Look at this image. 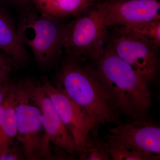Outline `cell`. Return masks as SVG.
Wrapping results in <instances>:
<instances>
[{"label":"cell","mask_w":160,"mask_h":160,"mask_svg":"<svg viewBox=\"0 0 160 160\" xmlns=\"http://www.w3.org/2000/svg\"><path fill=\"white\" fill-rule=\"evenodd\" d=\"M57 86L62 89L91 119L95 129L110 123H122V113L90 63L64 54L59 59Z\"/></svg>","instance_id":"6da1fadb"},{"label":"cell","mask_w":160,"mask_h":160,"mask_svg":"<svg viewBox=\"0 0 160 160\" xmlns=\"http://www.w3.org/2000/svg\"><path fill=\"white\" fill-rule=\"evenodd\" d=\"M122 115L148 118L152 105L149 84L116 53L108 40L102 55L90 63Z\"/></svg>","instance_id":"7a4b0ae2"},{"label":"cell","mask_w":160,"mask_h":160,"mask_svg":"<svg viewBox=\"0 0 160 160\" xmlns=\"http://www.w3.org/2000/svg\"><path fill=\"white\" fill-rule=\"evenodd\" d=\"M107 0L97 2L85 13L66 23L62 54L95 62L102 55L109 33L105 20Z\"/></svg>","instance_id":"3957f363"},{"label":"cell","mask_w":160,"mask_h":160,"mask_svg":"<svg viewBox=\"0 0 160 160\" xmlns=\"http://www.w3.org/2000/svg\"><path fill=\"white\" fill-rule=\"evenodd\" d=\"M23 45L29 47L41 69L51 68L63 53L66 23L57 18L25 12L17 26Z\"/></svg>","instance_id":"277c9868"},{"label":"cell","mask_w":160,"mask_h":160,"mask_svg":"<svg viewBox=\"0 0 160 160\" xmlns=\"http://www.w3.org/2000/svg\"><path fill=\"white\" fill-rule=\"evenodd\" d=\"M17 134L26 160H46V134L39 108L29 97L21 80L13 84Z\"/></svg>","instance_id":"5b68a950"},{"label":"cell","mask_w":160,"mask_h":160,"mask_svg":"<svg viewBox=\"0 0 160 160\" xmlns=\"http://www.w3.org/2000/svg\"><path fill=\"white\" fill-rule=\"evenodd\" d=\"M40 83L49 97L62 122L73 136L76 155H81L92 146L98 137L91 119L81 107L58 86L52 85L46 76L41 78Z\"/></svg>","instance_id":"8992f818"},{"label":"cell","mask_w":160,"mask_h":160,"mask_svg":"<svg viewBox=\"0 0 160 160\" xmlns=\"http://www.w3.org/2000/svg\"><path fill=\"white\" fill-rule=\"evenodd\" d=\"M29 97L39 108L41 121L46 134V160H52L50 144L76 156V146L71 132L64 125L40 81L33 78L21 80Z\"/></svg>","instance_id":"52a82bcc"},{"label":"cell","mask_w":160,"mask_h":160,"mask_svg":"<svg viewBox=\"0 0 160 160\" xmlns=\"http://www.w3.org/2000/svg\"><path fill=\"white\" fill-rule=\"evenodd\" d=\"M108 41L116 53L149 84L157 77L160 47L141 39L113 31Z\"/></svg>","instance_id":"ba28073f"},{"label":"cell","mask_w":160,"mask_h":160,"mask_svg":"<svg viewBox=\"0 0 160 160\" xmlns=\"http://www.w3.org/2000/svg\"><path fill=\"white\" fill-rule=\"evenodd\" d=\"M108 28L128 26L160 18L159 0H107Z\"/></svg>","instance_id":"9c48e42d"},{"label":"cell","mask_w":160,"mask_h":160,"mask_svg":"<svg viewBox=\"0 0 160 160\" xmlns=\"http://www.w3.org/2000/svg\"><path fill=\"white\" fill-rule=\"evenodd\" d=\"M107 130L114 137L160 159V128L154 122L148 118L133 120Z\"/></svg>","instance_id":"30bf717a"},{"label":"cell","mask_w":160,"mask_h":160,"mask_svg":"<svg viewBox=\"0 0 160 160\" xmlns=\"http://www.w3.org/2000/svg\"><path fill=\"white\" fill-rule=\"evenodd\" d=\"M0 50L6 55L18 68L27 65L29 56L20 40L17 26L0 6Z\"/></svg>","instance_id":"8fae6325"},{"label":"cell","mask_w":160,"mask_h":160,"mask_svg":"<svg viewBox=\"0 0 160 160\" xmlns=\"http://www.w3.org/2000/svg\"><path fill=\"white\" fill-rule=\"evenodd\" d=\"M42 14L62 19L75 18L85 13L96 3V0H32Z\"/></svg>","instance_id":"7c38bea8"},{"label":"cell","mask_w":160,"mask_h":160,"mask_svg":"<svg viewBox=\"0 0 160 160\" xmlns=\"http://www.w3.org/2000/svg\"><path fill=\"white\" fill-rule=\"evenodd\" d=\"M13 84L5 98L6 107L0 135V157L14 142L17 134Z\"/></svg>","instance_id":"4fadbf2b"},{"label":"cell","mask_w":160,"mask_h":160,"mask_svg":"<svg viewBox=\"0 0 160 160\" xmlns=\"http://www.w3.org/2000/svg\"><path fill=\"white\" fill-rule=\"evenodd\" d=\"M104 145L111 159L113 160H157L147 154L111 135L107 132L103 138Z\"/></svg>","instance_id":"5bb4252c"},{"label":"cell","mask_w":160,"mask_h":160,"mask_svg":"<svg viewBox=\"0 0 160 160\" xmlns=\"http://www.w3.org/2000/svg\"><path fill=\"white\" fill-rule=\"evenodd\" d=\"M113 28L118 33L146 40L160 47V18Z\"/></svg>","instance_id":"9a60e30c"},{"label":"cell","mask_w":160,"mask_h":160,"mask_svg":"<svg viewBox=\"0 0 160 160\" xmlns=\"http://www.w3.org/2000/svg\"><path fill=\"white\" fill-rule=\"evenodd\" d=\"M81 160H110L106 149L103 138L98 137L92 146L86 149L78 157Z\"/></svg>","instance_id":"2e32d148"},{"label":"cell","mask_w":160,"mask_h":160,"mask_svg":"<svg viewBox=\"0 0 160 160\" xmlns=\"http://www.w3.org/2000/svg\"><path fill=\"white\" fill-rule=\"evenodd\" d=\"M26 160L22 145L16 140L9 146L6 152L0 157V160Z\"/></svg>","instance_id":"e0dca14e"},{"label":"cell","mask_w":160,"mask_h":160,"mask_svg":"<svg viewBox=\"0 0 160 160\" xmlns=\"http://www.w3.org/2000/svg\"><path fill=\"white\" fill-rule=\"evenodd\" d=\"M17 66L6 55L0 52V80L8 78Z\"/></svg>","instance_id":"ac0fdd59"},{"label":"cell","mask_w":160,"mask_h":160,"mask_svg":"<svg viewBox=\"0 0 160 160\" xmlns=\"http://www.w3.org/2000/svg\"><path fill=\"white\" fill-rule=\"evenodd\" d=\"M13 84L10 78L0 80V105L2 104Z\"/></svg>","instance_id":"d6986e66"},{"label":"cell","mask_w":160,"mask_h":160,"mask_svg":"<svg viewBox=\"0 0 160 160\" xmlns=\"http://www.w3.org/2000/svg\"><path fill=\"white\" fill-rule=\"evenodd\" d=\"M21 8L29 11V6L32 3V0H10Z\"/></svg>","instance_id":"ffe728a7"},{"label":"cell","mask_w":160,"mask_h":160,"mask_svg":"<svg viewBox=\"0 0 160 160\" xmlns=\"http://www.w3.org/2000/svg\"><path fill=\"white\" fill-rule=\"evenodd\" d=\"M6 1L7 0H0V6H2L3 5Z\"/></svg>","instance_id":"44dd1931"}]
</instances>
